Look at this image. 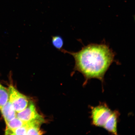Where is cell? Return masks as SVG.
<instances>
[{
    "label": "cell",
    "mask_w": 135,
    "mask_h": 135,
    "mask_svg": "<svg viewBox=\"0 0 135 135\" xmlns=\"http://www.w3.org/2000/svg\"><path fill=\"white\" fill-rule=\"evenodd\" d=\"M63 53L70 54L75 59V70L81 73L85 79L84 84L92 79L102 83L104 76L114 60V55L105 45H87L78 52H71L62 49Z\"/></svg>",
    "instance_id": "cell-1"
},
{
    "label": "cell",
    "mask_w": 135,
    "mask_h": 135,
    "mask_svg": "<svg viewBox=\"0 0 135 135\" xmlns=\"http://www.w3.org/2000/svg\"><path fill=\"white\" fill-rule=\"evenodd\" d=\"M90 119L92 125L103 128L110 118L113 111L105 103H100L90 107Z\"/></svg>",
    "instance_id": "cell-2"
},
{
    "label": "cell",
    "mask_w": 135,
    "mask_h": 135,
    "mask_svg": "<svg viewBox=\"0 0 135 135\" xmlns=\"http://www.w3.org/2000/svg\"><path fill=\"white\" fill-rule=\"evenodd\" d=\"M8 91V100L12 104L16 112H21L27 107L29 102L26 96L18 91L12 85L9 86Z\"/></svg>",
    "instance_id": "cell-3"
},
{
    "label": "cell",
    "mask_w": 135,
    "mask_h": 135,
    "mask_svg": "<svg viewBox=\"0 0 135 135\" xmlns=\"http://www.w3.org/2000/svg\"><path fill=\"white\" fill-rule=\"evenodd\" d=\"M16 117L25 123L37 121H44L43 118L37 112L36 108L32 102H30L25 108L17 113Z\"/></svg>",
    "instance_id": "cell-4"
},
{
    "label": "cell",
    "mask_w": 135,
    "mask_h": 135,
    "mask_svg": "<svg viewBox=\"0 0 135 135\" xmlns=\"http://www.w3.org/2000/svg\"><path fill=\"white\" fill-rule=\"evenodd\" d=\"M120 115V114L118 110L113 111L112 115L103 128L111 134L117 135L118 123Z\"/></svg>",
    "instance_id": "cell-5"
},
{
    "label": "cell",
    "mask_w": 135,
    "mask_h": 135,
    "mask_svg": "<svg viewBox=\"0 0 135 135\" xmlns=\"http://www.w3.org/2000/svg\"><path fill=\"white\" fill-rule=\"evenodd\" d=\"M0 110L1 111L6 123L12 120L16 117V111L12 104L9 100L3 106Z\"/></svg>",
    "instance_id": "cell-6"
},
{
    "label": "cell",
    "mask_w": 135,
    "mask_h": 135,
    "mask_svg": "<svg viewBox=\"0 0 135 135\" xmlns=\"http://www.w3.org/2000/svg\"><path fill=\"white\" fill-rule=\"evenodd\" d=\"M9 99L8 89L0 83V110Z\"/></svg>",
    "instance_id": "cell-7"
},
{
    "label": "cell",
    "mask_w": 135,
    "mask_h": 135,
    "mask_svg": "<svg viewBox=\"0 0 135 135\" xmlns=\"http://www.w3.org/2000/svg\"><path fill=\"white\" fill-rule=\"evenodd\" d=\"M6 129H14L21 127L26 123L16 117L12 120L6 123Z\"/></svg>",
    "instance_id": "cell-8"
},
{
    "label": "cell",
    "mask_w": 135,
    "mask_h": 135,
    "mask_svg": "<svg viewBox=\"0 0 135 135\" xmlns=\"http://www.w3.org/2000/svg\"><path fill=\"white\" fill-rule=\"evenodd\" d=\"M52 45L57 49L60 50L62 49L64 45L63 38L60 35H57L52 37Z\"/></svg>",
    "instance_id": "cell-9"
}]
</instances>
